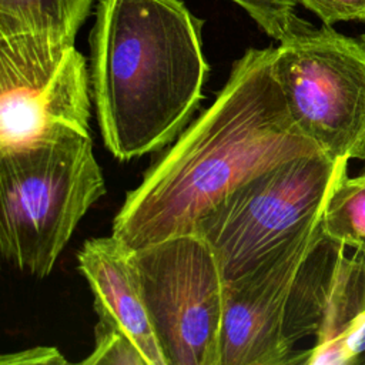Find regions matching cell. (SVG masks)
Listing matches in <instances>:
<instances>
[{
  "label": "cell",
  "mask_w": 365,
  "mask_h": 365,
  "mask_svg": "<svg viewBox=\"0 0 365 365\" xmlns=\"http://www.w3.org/2000/svg\"><path fill=\"white\" fill-rule=\"evenodd\" d=\"M275 47L248 48L214 101L145 170L114 217L113 235L131 250L192 232L250 178L321 153L292 120L274 73Z\"/></svg>",
  "instance_id": "1"
},
{
  "label": "cell",
  "mask_w": 365,
  "mask_h": 365,
  "mask_svg": "<svg viewBox=\"0 0 365 365\" xmlns=\"http://www.w3.org/2000/svg\"><path fill=\"white\" fill-rule=\"evenodd\" d=\"M202 26L181 0H97L91 94L120 161L164 150L192 121L210 73Z\"/></svg>",
  "instance_id": "2"
},
{
  "label": "cell",
  "mask_w": 365,
  "mask_h": 365,
  "mask_svg": "<svg viewBox=\"0 0 365 365\" xmlns=\"http://www.w3.org/2000/svg\"><path fill=\"white\" fill-rule=\"evenodd\" d=\"M106 194L91 135L66 131L0 151V250L37 278L47 277L90 207Z\"/></svg>",
  "instance_id": "3"
},
{
  "label": "cell",
  "mask_w": 365,
  "mask_h": 365,
  "mask_svg": "<svg viewBox=\"0 0 365 365\" xmlns=\"http://www.w3.org/2000/svg\"><path fill=\"white\" fill-rule=\"evenodd\" d=\"M346 168V160L322 153L287 160L237 187L192 232L212 248L224 281H234L318 225L327 197Z\"/></svg>",
  "instance_id": "4"
},
{
  "label": "cell",
  "mask_w": 365,
  "mask_h": 365,
  "mask_svg": "<svg viewBox=\"0 0 365 365\" xmlns=\"http://www.w3.org/2000/svg\"><path fill=\"white\" fill-rule=\"evenodd\" d=\"M278 43L274 73L301 133L334 161L365 160V43L311 23Z\"/></svg>",
  "instance_id": "5"
},
{
  "label": "cell",
  "mask_w": 365,
  "mask_h": 365,
  "mask_svg": "<svg viewBox=\"0 0 365 365\" xmlns=\"http://www.w3.org/2000/svg\"><path fill=\"white\" fill-rule=\"evenodd\" d=\"M144 301L167 365H220L225 281L195 232L133 250Z\"/></svg>",
  "instance_id": "6"
},
{
  "label": "cell",
  "mask_w": 365,
  "mask_h": 365,
  "mask_svg": "<svg viewBox=\"0 0 365 365\" xmlns=\"http://www.w3.org/2000/svg\"><path fill=\"white\" fill-rule=\"evenodd\" d=\"M86 57L58 38L0 36V151L77 131L91 135Z\"/></svg>",
  "instance_id": "7"
},
{
  "label": "cell",
  "mask_w": 365,
  "mask_h": 365,
  "mask_svg": "<svg viewBox=\"0 0 365 365\" xmlns=\"http://www.w3.org/2000/svg\"><path fill=\"white\" fill-rule=\"evenodd\" d=\"M321 222L295 237L245 275L225 282L220 365L304 364L307 351L284 336L287 301Z\"/></svg>",
  "instance_id": "8"
},
{
  "label": "cell",
  "mask_w": 365,
  "mask_h": 365,
  "mask_svg": "<svg viewBox=\"0 0 365 365\" xmlns=\"http://www.w3.org/2000/svg\"><path fill=\"white\" fill-rule=\"evenodd\" d=\"M77 262L93 292L98 319L121 328L148 365H167L144 301L133 250L113 234L88 238L77 252Z\"/></svg>",
  "instance_id": "9"
},
{
  "label": "cell",
  "mask_w": 365,
  "mask_h": 365,
  "mask_svg": "<svg viewBox=\"0 0 365 365\" xmlns=\"http://www.w3.org/2000/svg\"><path fill=\"white\" fill-rule=\"evenodd\" d=\"M315 345L304 365H359L365 355V254L329 240Z\"/></svg>",
  "instance_id": "10"
},
{
  "label": "cell",
  "mask_w": 365,
  "mask_h": 365,
  "mask_svg": "<svg viewBox=\"0 0 365 365\" xmlns=\"http://www.w3.org/2000/svg\"><path fill=\"white\" fill-rule=\"evenodd\" d=\"M94 0H0V36L33 33L73 43Z\"/></svg>",
  "instance_id": "11"
},
{
  "label": "cell",
  "mask_w": 365,
  "mask_h": 365,
  "mask_svg": "<svg viewBox=\"0 0 365 365\" xmlns=\"http://www.w3.org/2000/svg\"><path fill=\"white\" fill-rule=\"evenodd\" d=\"M321 228L327 238L365 254V173L338 177L327 197Z\"/></svg>",
  "instance_id": "12"
},
{
  "label": "cell",
  "mask_w": 365,
  "mask_h": 365,
  "mask_svg": "<svg viewBox=\"0 0 365 365\" xmlns=\"http://www.w3.org/2000/svg\"><path fill=\"white\" fill-rule=\"evenodd\" d=\"M81 364L148 365L135 342L121 328L103 319H98L94 327V349Z\"/></svg>",
  "instance_id": "13"
},
{
  "label": "cell",
  "mask_w": 365,
  "mask_h": 365,
  "mask_svg": "<svg viewBox=\"0 0 365 365\" xmlns=\"http://www.w3.org/2000/svg\"><path fill=\"white\" fill-rule=\"evenodd\" d=\"M242 7L258 27L271 38L281 41L309 23L295 13L297 0H231Z\"/></svg>",
  "instance_id": "14"
},
{
  "label": "cell",
  "mask_w": 365,
  "mask_h": 365,
  "mask_svg": "<svg viewBox=\"0 0 365 365\" xmlns=\"http://www.w3.org/2000/svg\"><path fill=\"white\" fill-rule=\"evenodd\" d=\"M325 26L341 21H365V0H297Z\"/></svg>",
  "instance_id": "15"
},
{
  "label": "cell",
  "mask_w": 365,
  "mask_h": 365,
  "mask_svg": "<svg viewBox=\"0 0 365 365\" xmlns=\"http://www.w3.org/2000/svg\"><path fill=\"white\" fill-rule=\"evenodd\" d=\"M67 359L54 346H33L24 351L4 354L0 365H66Z\"/></svg>",
  "instance_id": "16"
},
{
  "label": "cell",
  "mask_w": 365,
  "mask_h": 365,
  "mask_svg": "<svg viewBox=\"0 0 365 365\" xmlns=\"http://www.w3.org/2000/svg\"><path fill=\"white\" fill-rule=\"evenodd\" d=\"M359 38H361V40H362V41H364V43H365V33H362V34H361V36H359Z\"/></svg>",
  "instance_id": "17"
},
{
  "label": "cell",
  "mask_w": 365,
  "mask_h": 365,
  "mask_svg": "<svg viewBox=\"0 0 365 365\" xmlns=\"http://www.w3.org/2000/svg\"><path fill=\"white\" fill-rule=\"evenodd\" d=\"M359 365H365V355H364V358L361 359V362H359Z\"/></svg>",
  "instance_id": "18"
}]
</instances>
